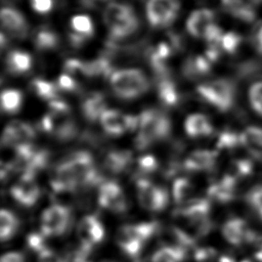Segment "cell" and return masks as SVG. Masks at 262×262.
I'll list each match as a JSON object with an SVG mask.
<instances>
[{
	"label": "cell",
	"mask_w": 262,
	"mask_h": 262,
	"mask_svg": "<svg viewBox=\"0 0 262 262\" xmlns=\"http://www.w3.org/2000/svg\"><path fill=\"white\" fill-rule=\"evenodd\" d=\"M71 26H72L73 30H75L76 33L81 34L87 38L92 36L93 31H94L91 18L89 16L83 15V14L73 16L71 19Z\"/></svg>",
	"instance_id": "38"
},
{
	"label": "cell",
	"mask_w": 262,
	"mask_h": 262,
	"mask_svg": "<svg viewBox=\"0 0 262 262\" xmlns=\"http://www.w3.org/2000/svg\"><path fill=\"white\" fill-rule=\"evenodd\" d=\"M57 86L66 91H75L77 89V83L68 74H62L59 76Z\"/></svg>",
	"instance_id": "49"
},
{
	"label": "cell",
	"mask_w": 262,
	"mask_h": 262,
	"mask_svg": "<svg viewBox=\"0 0 262 262\" xmlns=\"http://www.w3.org/2000/svg\"><path fill=\"white\" fill-rule=\"evenodd\" d=\"M35 136V130L29 123L12 121L7 124L3 131L2 145L13 149L26 145H32Z\"/></svg>",
	"instance_id": "9"
},
{
	"label": "cell",
	"mask_w": 262,
	"mask_h": 262,
	"mask_svg": "<svg viewBox=\"0 0 262 262\" xmlns=\"http://www.w3.org/2000/svg\"><path fill=\"white\" fill-rule=\"evenodd\" d=\"M187 256V250L176 246H164L151 256V262H182Z\"/></svg>",
	"instance_id": "27"
},
{
	"label": "cell",
	"mask_w": 262,
	"mask_h": 262,
	"mask_svg": "<svg viewBox=\"0 0 262 262\" xmlns=\"http://www.w3.org/2000/svg\"><path fill=\"white\" fill-rule=\"evenodd\" d=\"M193 185L191 184V182L184 178V177H180L177 178L174 182H173V186H172V194H173V199L175 201L176 204L178 205H183L186 202L190 201L193 194Z\"/></svg>",
	"instance_id": "31"
},
{
	"label": "cell",
	"mask_w": 262,
	"mask_h": 262,
	"mask_svg": "<svg viewBox=\"0 0 262 262\" xmlns=\"http://www.w3.org/2000/svg\"><path fill=\"white\" fill-rule=\"evenodd\" d=\"M0 262H25V257L19 252H9L2 256Z\"/></svg>",
	"instance_id": "52"
},
{
	"label": "cell",
	"mask_w": 262,
	"mask_h": 262,
	"mask_svg": "<svg viewBox=\"0 0 262 262\" xmlns=\"http://www.w3.org/2000/svg\"><path fill=\"white\" fill-rule=\"evenodd\" d=\"M214 13L210 9H199L193 11L186 21V28L193 37H204L207 29L213 25Z\"/></svg>",
	"instance_id": "22"
},
{
	"label": "cell",
	"mask_w": 262,
	"mask_h": 262,
	"mask_svg": "<svg viewBox=\"0 0 262 262\" xmlns=\"http://www.w3.org/2000/svg\"><path fill=\"white\" fill-rule=\"evenodd\" d=\"M132 164V155L129 150L115 149L106 154L103 159V168L107 173L118 175L127 171Z\"/></svg>",
	"instance_id": "19"
},
{
	"label": "cell",
	"mask_w": 262,
	"mask_h": 262,
	"mask_svg": "<svg viewBox=\"0 0 262 262\" xmlns=\"http://www.w3.org/2000/svg\"><path fill=\"white\" fill-rule=\"evenodd\" d=\"M241 145L239 134L232 131H223L217 140V148L221 150H232Z\"/></svg>",
	"instance_id": "40"
},
{
	"label": "cell",
	"mask_w": 262,
	"mask_h": 262,
	"mask_svg": "<svg viewBox=\"0 0 262 262\" xmlns=\"http://www.w3.org/2000/svg\"><path fill=\"white\" fill-rule=\"evenodd\" d=\"M64 70L71 74H75L77 72H81L82 74H84V62L76 58L68 59L64 62Z\"/></svg>",
	"instance_id": "51"
},
{
	"label": "cell",
	"mask_w": 262,
	"mask_h": 262,
	"mask_svg": "<svg viewBox=\"0 0 262 262\" xmlns=\"http://www.w3.org/2000/svg\"><path fill=\"white\" fill-rule=\"evenodd\" d=\"M113 66L111 63L110 58L105 55L102 57H99L93 61L84 62V75L88 77H94V76H108L112 74Z\"/></svg>",
	"instance_id": "32"
},
{
	"label": "cell",
	"mask_w": 262,
	"mask_h": 262,
	"mask_svg": "<svg viewBox=\"0 0 262 262\" xmlns=\"http://www.w3.org/2000/svg\"><path fill=\"white\" fill-rule=\"evenodd\" d=\"M199 94L220 112L230 110L234 102V86L225 79H218L199 85Z\"/></svg>",
	"instance_id": "4"
},
{
	"label": "cell",
	"mask_w": 262,
	"mask_h": 262,
	"mask_svg": "<svg viewBox=\"0 0 262 262\" xmlns=\"http://www.w3.org/2000/svg\"><path fill=\"white\" fill-rule=\"evenodd\" d=\"M17 217L9 210L3 209L0 213V237L5 242L10 239L17 231L18 228Z\"/></svg>",
	"instance_id": "29"
},
{
	"label": "cell",
	"mask_w": 262,
	"mask_h": 262,
	"mask_svg": "<svg viewBox=\"0 0 262 262\" xmlns=\"http://www.w3.org/2000/svg\"><path fill=\"white\" fill-rule=\"evenodd\" d=\"M85 2H87V3H88V4H90V3H91V0H86V1H85Z\"/></svg>",
	"instance_id": "59"
},
{
	"label": "cell",
	"mask_w": 262,
	"mask_h": 262,
	"mask_svg": "<svg viewBox=\"0 0 262 262\" xmlns=\"http://www.w3.org/2000/svg\"><path fill=\"white\" fill-rule=\"evenodd\" d=\"M57 43H58V39L55 33L47 29L40 30L35 36V45L40 50L51 49L55 47Z\"/></svg>",
	"instance_id": "39"
},
{
	"label": "cell",
	"mask_w": 262,
	"mask_h": 262,
	"mask_svg": "<svg viewBox=\"0 0 262 262\" xmlns=\"http://www.w3.org/2000/svg\"><path fill=\"white\" fill-rule=\"evenodd\" d=\"M253 1H255V2H261L262 0H253Z\"/></svg>",
	"instance_id": "60"
},
{
	"label": "cell",
	"mask_w": 262,
	"mask_h": 262,
	"mask_svg": "<svg viewBox=\"0 0 262 262\" xmlns=\"http://www.w3.org/2000/svg\"><path fill=\"white\" fill-rule=\"evenodd\" d=\"M66 159L71 164L77 176L79 186L89 187L97 185L102 180L90 152L86 150H77L69 155Z\"/></svg>",
	"instance_id": "5"
},
{
	"label": "cell",
	"mask_w": 262,
	"mask_h": 262,
	"mask_svg": "<svg viewBox=\"0 0 262 262\" xmlns=\"http://www.w3.org/2000/svg\"><path fill=\"white\" fill-rule=\"evenodd\" d=\"M7 68L13 74H23L31 69L32 59L30 54L19 50H12L7 55Z\"/></svg>",
	"instance_id": "28"
},
{
	"label": "cell",
	"mask_w": 262,
	"mask_h": 262,
	"mask_svg": "<svg viewBox=\"0 0 262 262\" xmlns=\"http://www.w3.org/2000/svg\"><path fill=\"white\" fill-rule=\"evenodd\" d=\"M220 56L219 46H209L208 50L206 51V57L211 61H216Z\"/></svg>",
	"instance_id": "54"
},
{
	"label": "cell",
	"mask_w": 262,
	"mask_h": 262,
	"mask_svg": "<svg viewBox=\"0 0 262 262\" xmlns=\"http://www.w3.org/2000/svg\"><path fill=\"white\" fill-rule=\"evenodd\" d=\"M159 96L162 102L167 106H173L178 101V93L174 83L167 79H162L158 85Z\"/></svg>",
	"instance_id": "34"
},
{
	"label": "cell",
	"mask_w": 262,
	"mask_h": 262,
	"mask_svg": "<svg viewBox=\"0 0 262 262\" xmlns=\"http://www.w3.org/2000/svg\"><path fill=\"white\" fill-rule=\"evenodd\" d=\"M2 26L17 38H24L27 35L28 26L20 12L15 9L5 7L1 10Z\"/></svg>",
	"instance_id": "21"
},
{
	"label": "cell",
	"mask_w": 262,
	"mask_h": 262,
	"mask_svg": "<svg viewBox=\"0 0 262 262\" xmlns=\"http://www.w3.org/2000/svg\"><path fill=\"white\" fill-rule=\"evenodd\" d=\"M100 123L105 133L119 136L138 128V117L125 115L116 110H106L100 117Z\"/></svg>",
	"instance_id": "13"
},
{
	"label": "cell",
	"mask_w": 262,
	"mask_h": 262,
	"mask_svg": "<svg viewBox=\"0 0 262 262\" xmlns=\"http://www.w3.org/2000/svg\"><path fill=\"white\" fill-rule=\"evenodd\" d=\"M77 234L80 246L92 250L104 237V227L95 215H86L78 223Z\"/></svg>",
	"instance_id": "14"
},
{
	"label": "cell",
	"mask_w": 262,
	"mask_h": 262,
	"mask_svg": "<svg viewBox=\"0 0 262 262\" xmlns=\"http://www.w3.org/2000/svg\"><path fill=\"white\" fill-rule=\"evenodd\" d=\"M72 222L71 210L62 205H53L41 215V232L45 236L61 235L69 229Z\"/></svg>",
	"instance_id": "7"
},
{
	"label": "cell",
	"mask_w": 262,
	"mask_h": 262,
	"mask_svg": "<svg viewBox=\"0 0 262 262\" xmlns=\"http://www.w3.org/2000/svg\"><path fill=\"white\" fill-rule=\"evenodd\" d=\"M196 262H219V256L217 252L210 247L200 248L194 254Z\"/></svg>",
	"instance_id": "45"
},
{
	"label": "cell",
	"mask_w": 262,
	"mask_h": 262,
	"mask_svg": "<svg viewBox=\"0 0 262 262\" xmlns=\"http://www.w3.org/2000/svg\"><path fill=\"white\" fill-rule=\"evenodd\" d=\"M241 145L252 158L262 161V128L257 126L247 127L239 133Z\"/></svg>",
	"instance_id": "20"
},
{
	"label": "cell",
	"mask_w": 262,
	"mask_h": 262,
	"mask_svg": "<svg viewBox=\"0 0 262 262\" xmlns=\"http://www.w3.org/2000/svg\"><path fill=\"white\" fill-rule=\"evenodd\" d=\"M38 262H69L66 258L55 254L49 248L38 254Z\"/></svg>",
	"instance_id": "47"
},
{
	"label": "cell",
	"mask_w": 262,
	"mask_h": 262,
	"mask_svg": "<svg viewBox=\"0 0 262 262\" xmlns=\"http://www.w3.org/2000/svg\"><path fill=\"white\" fill-rule=\"evenodd\" d=\"M179 10L177 0H148L146 15L152 27H166L174 21Z\"/></svg>",
	"instance_id": "10"
},
{
	"label": "cell",
	"mask_w": 262,
	"mask_h": 262,
	"mask_svg": "<svg viewBox=\"0 0 262 262\" xmlns=\"http://www.w3.org/2000/svg\"><path fill=\"white\" fill-rule=\"evenodd\" d=\"M241 42H242V38L239 35L233 32H229L223 35L221 40V46L225 51L229 53H233L238 48Z\"/></svg>",
	"instance_id": "43"
},
{
	"label": "cell",
	"mask_w": 262,
	"mask_h": 262,
	"mask_svg": "<svg viewBox=\"0 0 262 262\" xmlns=\"http://www.w3.org/2000/svg\"><path fill=\"white\" fill-rule=\"evenodd\" d=\"M134 14L131 6L122 3H111L103 11V21L108 30Z\"/></svg>",
	"instance_id": "25"
},
{
	"label": "cell",
	"mask_w": 262,
	"mask_h": 262,
	"mask_svg": "<svg viewBox=\"0 0 262 262\" xmlns=\"http://www.w3.org/2000/svg\"><path fill=\"white\" fill-rule=\"evenodd\" d=\"M10 194L19 205L32 207L39 200L41 191L35 177L21 175L19 180L10 188Z\"/></svg>",
	"instance_id": "15"
},
{
	"label": "cell",
	"mask_w": 262,
	"mask_h": 262,
	"mask_svg": "<svg viewBox=\"0 0 262 262\" xmlns=\"http://www.w3.org/2000/svg\"><path fill=\"white\" fill-rule=\"evenodd\" d=\"M236 185L237 178L228 173L224 175L219 181L214 182L210 186L208 192L211 199L219 203H228L235 196Z\"/></svg>",
	"instance_id": "18"
},
{
	"label": "cell",
	"mask_w": 262,
	"mask_h": 262,
	"mask_svg": "<svg viewBox=\"0 0 262 262\" xmlns=\"http://www.w3.org/2000/svg\"><path fill=\"white\" fill-rule=\"evenodd\" d=\"M136 190L140 205L148 211L160 212L168 205L169 196L166 189L147 179H138L136 181Z\"/></svg>",
	"instance_id": "8"
},
{
	"label": "cell",
	"mask_w": 262,
	"mask_h": 262,
	"mask_svg": "<svg viewBox=\"0 0 262 262\" xmlns=\"http://www.w3.org/2000/svg\"><path fill=\"white\" fill-rule=\"evenodd\" d=\"M249 98L253 110L262 117V82H258L250 88Z\"/></svg>",
	"instance_id": "42"
},
{
	"label": "cell",
	"mask_w": 262,
	"mask_h": 262,
	"mask_svg": "<svg viewBox=\"0 0 262 262\" xmlns=\"http://www.w3.org/2000/svg\"><path fill=\"white\" fill-rule=\"evenodd\" d=\"M222 37H223V35H222L221 29L215 24L211 25L207 29V31L205 33V36H204V38L207 40V42L209 43L210 46H219V45H221Z\"/></svg>",
	"instance_id": "46"
},
{
	"label": "cell",
	"mask_w": 262,
	"mask_h": 262,
	"mask_svg": "<svg viewBox=\"0 0 262 262\" xmlns=\"http://www.w3.org/2000/svg\"><path fill=\"white\" fill-rule=\"evenodd\" d=\"M41 128L57 140H72L78 133V127L70 112L60 113L50 111L41 120Z\"/></svg>",
	"instance_id": "6"
},
{
	"label": "cell",
	"mask_w": 262,
	"mask_h": 262,
	"mask_svg": "<svg viewBox=\"0 0 262 262\" xmlns=\"http://www.w3.org/2000/svg\"><path fill=\"white\" fill-rule=\"evenodd\" d=\"M27 243H28V246L30 247V249L37 252L38 254H40L41 252L48 249V247H46V245H45V235L42 232L30 233L27 237Z\"/></svg>",
	"instance_id": "44"
},
{
	"label": "cell",
	"mask_w": 262,
	"mask_h": 262,
	"mask_svg": "<svg viewBox=\"0 0 262 262\" xmlns=\"http://www.w3.org/2000/svg\"><path fill=\"white\" fill-rule=\"evenodd\" d=\"M254 166H253V162L249 159H239L236 160L232 163V176H234L235 178H242V177H246L248 175H250L253 172Z\"/></svg>",
	"instance_id": "41"
},
{
	"label": "cell",
	"mask_w": 262,
	"mask_h": 262,
	"mask_svg": "<svg viewBox=\"0 0 262 262\" xmlns=\"http://www.w3.org/2000/svg\"><path fill=\"white\" fill-rule=\"evenodd\" d=\"M148 86V80L140 70H120L111 76V87L114 93L122 99L136 98L145 93Z\"/></svg>",
	"instance_id": "3"
},
{
	"label": "cell",
	"mask_w": 262,
	"mask_h": 262,
	"mask_svg": "<svg viewBox=\"0 0 262 262\" xmlns=\"http://www.w3.org/2000/svg\"><path fill=\"white\" fill-rule=\"evenodd\" d=\"M91 250L80 246L76 251L73 252L69 262H91L89 259Z\"/></svg>",
	"instance_id": "48"
},
{
	"label": "cell",
	"mask_w": 262,
	"mask_h": 262,
	"mask_svg": "<svg viewBox=\"0 0 262 262\" xmlns=\"http://www.w3.org/2000/svg\"><path fill=\"white\" fill-rule=\"evenodd\" d=\"M222 6L225 11L244 21H252L255 18L254 9L244 0H222Z\"/></svg>",
	"instance_id": "26"
},
{
	"label": "cell",
	"mask_w": 262,
	"mask_h": 262,
	"mask_svg": "<svg viewBox=\"0 0 262 262\" xmlns=\"http://www.w3.org/2000/svg\"><path fill=\"white\" fill-rule=\"evenodd\" d=\"M219 262H235V260L227 255H221L219 256Z\"/></svg>",
	"instance_id": "57"
},
{
	"label": "cell",
	"mask_w": 262,
	"mask_h": 262,
	"mask_svg": "<svg viewBox=\"0 0 262 262\" xmlns=\"http://www.w3.org/2000/svg\"><path fill=\"white\" fill-rule=\"evenodd\" d=\"M86 39H87V37H85V36H83V35H81V34H78V33H76V32L70 34V41H71V43H72L74 46H76V47L81 46V45L85 42Z\"/></svg>",
	"instance_id": "55"
},
{
	"label": "cell",
	"mask_w": 262,
	"mask_h": 262,
	"mask_svg": "<svg viewBox=\"0 0 262 262\" xmlns=\"http://www.w3.org/2000/svg\"><path fill=\"white\" fill-rule=\"evenodd\" d=\"M158 222L126 224L119 228L116 241L120 249L128 257H137L145 243L158 231Z\"/></svg>",
	"instance_id": "2"
},
{
	"label": "cell",
	"mask_w": 262,
	"mask_h": 262,
	"mask_svg": "<svg viewBox=\"0 0 262 262\" xmlns=\"http://www.w3.org/2000/svg\"><path fill=\"white\" fill-rule=\"evenodd\" d=\"M256 45H257L259 51L262 52V28L260 29V31H259L258 34H257V37H256Z\"/></svg>",
	"instance_id": "56"
},
{
	"label": "cell",
	"mask_w": 262,
	"mask_h": 262,
	"mask_svg": "<svg viewBox=\"0 0 262 262\" xmlns=\"http://www.w3.org/2000/svg\"><path fill=\"white\" fill-rule=\"evenodd\" d=\"M33 90L37 93V95L46 100H53L56 98L57 88L54 84L47 82L42 79H35L32 82Z\"/></svg>",
	"instance_id": "37"
},
{
	"label": "cell",
	"mask_w": 262,
	"mask_h": 262,
	"mask_svg": "<svg viewBox=\"0 0 262 262\" xmlns=\"http://www.w3.org/2000/svg\"><path fill=\"white\" fill-rule=\"evenodd\" d=\"M32 7L39 13H46L51 10L53 6L52 0H31Z\"/></svg>",
	"instance_id": "50"
},
{
	"label": "cell",
	"mask_w": 262,
	"mask_h": 262,
	"mask_svg": "<svg viewBox=\"0 0 262 262\" xmlns=\"http://www.w3.org/2000/svg\"><path fill=\"white\" fill-rule=\"evenodd\" d=\"M3 1H12V0H3Z\"/></svg>",
	"instance_id": "61"
},
{
	"label": "cell",
	"mask_w": 262,
	"mask_h": 262,
	"mask_svg": "<svg viewBox=\"0 0 262 262\" xmlns=\"http://www.w3.org/2000/svg\"><path fill=\"white\" fill-rule=\"evenodd\" d=\"M23 103V93L16 89H6L1 94V107L8 114H15Z\"/></svg>",
	"instance_id": "33"
},
{
	"label": "cell",
	"mask_w": 262,
	"mask_h": 262,
	"mask_svg": "<svg viewBox=\"0 0 262 262\" xmlns=\"http://www.w3.org/2000/svg\"><path fill=\"white\" fill-rule=\"evenodd\" d=\"M184 128L190 137L208 136L213 132V126L209 118L202 114H192L187 117Z\"/></svg>",
	"instance_id": "23"
},
{
	"label": "cell",
	"mask_w": 262,
	"mask_h": 262,
	"mask_svg": "<svg viewBox=\"0 0 262 262\" xmlns=\"http://www.w3.org/2000/svg\"><path fill=\"white\" fill-rule=\"evenodd\" d=\"M245 199L254 214L262 221V184L250 188L246 193Z\"/></svg>",
	"instance_id": "35"
},
{
	"label": "cell",
	"mask_w": 262,
	"mask_h": 262,
	"mask_svg": "<svg viewBox=\"0 0 262 262\" xmlns=\"http://www.w3.org/2000/svg\"><path fill=\"white\" fill-rule=\"evenodd\" d=\"M100 262H114V261H111V260H102Z\"/></svg>",
	"instance_id": "58"
},
{
	"label": "cell",
	"mask_w": 262,
	"mask_h": 262,
	"mask_svg": "<svg viewBox=\"0 0 262 262\" xmlns=\"http://www.w3.org/2000/svg\"><path fill=\"white\" fill-rule=\"evenodd\" d=\"M51 186L57 192L74 191L79 187L77 176L67 159L54 167L51 175Z\"/></svg>",
	"instance_id": "16"
},
{
	"label": "cell",
	"mask_w": 262,
	"mask_h": 262,
	"mask_svg": "<svg viewBox=\"0 0 262 262\" xmlns=\"http://www.w3.org/2000/svg\"><path fill=\"white\" fill-rule=\"evenodd\" d=\"M138 129L135 146L138 149H145L170 135L171 121L164 113L149 108L138 116Z\"/></svg>",
	"instance_id": "1"
},
{
	"label": "cell",
	"mask_w": 262,
	"mask_h": 262,
	"mask_svg": "<svg viewBox=\"0 0 262 262\" xmlns=\"http://www.w3.org/2000/svg\"><path fill=\"white\" fill-rule=\"evenodd\" d=\"M105 111L104 97L100 93H91L82 102L83 116L89 122H95L98 120Z\"/></svg>",
	"instance_id": "24"
},
{
	"label": "cell",
	"mask_w": 262,
	"mask_h": 262,
	"mask_svg": "<svg viewBox=\"0 0 262 262\" xmlns=\"http://www.w3.org/2000/svg\"><path fill=\"white\" fill-rule=\"evenodd\" d=\"M210 62L211 61L206 56L189 57L183 66V73L188 78L206 75L211 69Z\"/></svg>",
	"instance_id": "30"
},
{
	"label": "cell",
	"mask_w": 262,
	"mask_h": 262,
	"mask_svg": "<svg viewBox=\"0 0 262 262\" xmlns=\"http://www.w3.org/2000/svg\"><path fill=\"white\" fill-rule=\"evenodd\" d=\"M156 50V53L157 55L162 59L164 60L165 58H167L170 54H171V47L165 43V42H162L158 45V47L155 49Z\"/></svg>",
	"instance_id": "53"
},
{
	"label": "cell",
	"mask_w": 262,
	"mask_h": 262,
	"mask_svg": "<svg viewBox=\"0 0 262 262\" xmlns=\"http://www.w3.org/2000/svg\"><path fill=\"white\" fill-rule=\"evenodd\" d=\"M222 234L226 242L236 247L246 244H254L258 235L247 221L238 217H232L225 221L222 226Z\"/></svg>",
	"instance_id": "12"
},
{
	"label": "cell",
	"mask_w": 262,
	"mask_h": 262,
	"mask_svg": "<svg viewBox=\"0 0 262 262\" xmlns=\"http://www.w3.org/2000/svg\"><path fill=\"white\" fill-rule=\"evenodd\" d=\"M157 168L158 162L155 157L150 155L142 156L137 160L136 176L138 177V179H146V176L152 174L157 170Z\"/></svg>",
	"instance_id": "36"
},
{
	"label": "cell",
	"mask_w": 262,
	"mask_h": 262,
	"mask_svg": "<svg viewBox=\"0 0 262 262\" xmlns=\"http://www.w3.org/2000/svg\"><path fill=\"white\" fill-rule=\"evenodd\" d=\"M98 204L114 213L121 214L128 209V202L121 186L115 181L100 183L98 189Z\"/></svg>",
	"instance_id": "11"
},
{
	"label": "cell",
	"mask_w": 262,
	"mask_h": 262,
	"mask_svg": "<svg viewBox=\"0 0 262 262\" xmlns=\"http://www.w3.org/2000/svg\"><path fill=\"white\" fill-rule=\"evenodd\" d=\"M217 156L218 154L216 150L196 149L187 156L183 162V167L190 172L208 171L214 167Z\"/></svg>",
	"instance_id": "17"
}]
</instances>
